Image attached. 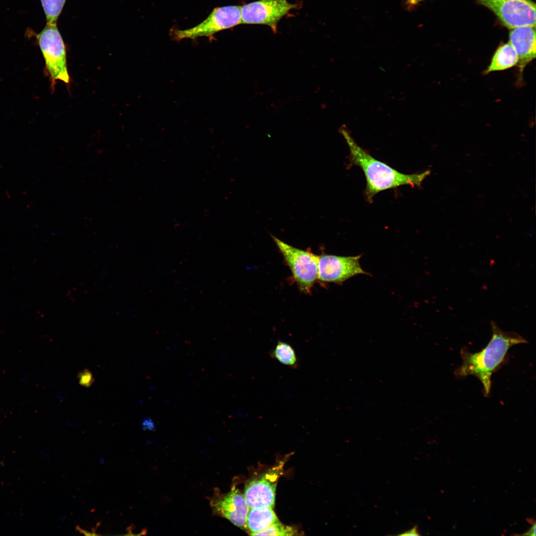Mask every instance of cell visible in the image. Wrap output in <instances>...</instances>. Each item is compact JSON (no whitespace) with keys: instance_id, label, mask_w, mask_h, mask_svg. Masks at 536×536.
<instances>
[{"instance_id":"cell-9","label":"cell","mask_w":536,"mask_h":536,"mask_svg":"<svg viewBox=\"0 0 536 536\" xmlns=\"http://www.w3.org/2000/svg\"><path fill=\"white\" fill-rule=\"evenodd\" d=\"M210 505L215 515L227 519L240 528L247 529L246 520L249 507L244 495L234 485L231 491L224 494L218 489H215L210 499Z\"/></svg>"},{"instance_id":"cell-20","label":"cell","mask_w":536,"mask_h":536,"mask_svg":"<svg viewBox=\"0 0 536 536\" xmlns=\"http://www.w3.org/2000/svg\"><path fill=\"white\" fill-rule=\"evenodd\" d=\"M523 535L532 536L536 535V523L535 522L531 529L525 533H524Z\"/></svg>"},{"instance_id":"cell-1","label":"cell","mask_w":536,"mask_h":536,"mask_svg":"<svg viewBox=\"0 0 536 536\" xmlns=\"http://www.w3.org/2000/svg\"><path fill=\"white\" fill-rule=\"evenodd\" d=\"M491 337L480 351L470 352L466 346L461 349L462 363L454 374L457 378L468 376L476 377L481 383L485 397L490 394L492 374L504 363L509 349L528 341L514 332L503 331L491 321Z\"/></svg>"},{"instance_id":"cell-14","label":"cell","mask_w":536,"mask_h":536,"mask_svg":"<svg viewBox=\"0 0 536 536\" xmlns=\"http://www.w3.org/2000/svg\"><path fill=\"white\" fill-rule=\"evenodd\" d=\"M270 356L281 364L291 368L299 366L298 357L293 347L286 342L278 341L270 352Z\"/></svg>"},{"instance_id":"cell-4","label":"cell","mask_w":536,"mask_h":536,"mask_svg":"<svg viewBox=\"0 0 536 536\" xmlns=\"http://www.w3.org/2000/svg\"><path fill=\"white\" fill-rule=\"evenodd\" d=\"M37 38L52 83L57 80L69 83L66 47L57 24L47 23Z\"/></svg>"},{"instance_id":"cell-22","label":"cell","mask_w":536,"mask_h":536,"mask_svg":"<svg viewBox=\"0 0 536 536\" xmlns=\"http://www.w3.org/2000/svg\"><path fill=\"white\" fill-rule=\"evenodd\" d=\"M76 529L78 530L79 531L80 533H82V534H84L85 535H97V534H96L86 532V531L81 529L80 528H77Z\"/></svg>"},{"instance_id":"cell-18","label":"cell","mask_w":536,"mask_h":536,"mask_svg":"<svg viewBox=\"0 0 536 536\" xmlns=\"http://www.w3.org/2000/svg\"><path fill=\"white\" fill-rule=\"evenodd\" d=\"M142 429L143 430H154L155 424L153 420L150 418H146L144 419L141 424Z\"/></svg>"},{"instance_id":"cell-21","label":"cell","mask_w":536,"mask_h":536,"mask_svg":"<svg viewBox=\"0 0 536 536\" xmlns=\"http://www.w3.org/2000/svg\"><path fill=\"white\" fill-rule=\"evenodd\" d=\"M424 0H406V3L410 5H415Z\"/></svg>"},{"instance_id":"cell-5","label":"cell","mask_w":536,"mask_h":536,"mask_svg":"<svg viewBox=\"0 0 536 536\" xmlns=\"http://www.w3.org/2000/svg\"><path fill=\"white\" fill-rule=\"evenodd\" d=\"M241 24V6L229 5L213 9L209 16L197 26L185 30H174L172 35L175 40L192 39L210 36L221 30Z\"/></svg>"},{"instance_id":"cell-6","label":"cell","mask_w":536,"mask_h":536,"mask_svg":"<svg viewBox=\"0 0 536 536\" xmlns=\"http://www.w3.org/2000/svg\"><path fill=\"white\" fill-rule=\"evenodd\" d=\"M491 10L507 28L536 26V4L531 0H476Z\"/></svg>"},{"instance_id":"cell-17","label":"cell","mask_w":536,"mask_h":536,"mask_svg":"<svg viewBox=\"0 0 536 536\" xmlns=\"http://www.w3.org/2000/svg\"><path fill=\"white\" fill-rule=\"evenodd\" d=\"M78 378L79 384L86 387L90 386L94 381L91 373L87 369L80 372L78 374Z\"/></svg>"},{"instance_id":"cell-8","label":"cell","mask_w":536,"mask_h":536,"mask_svg":"<svg viewBox=\"0 0 536 536\" xmlns=\"http://www.w3.org/2000/svg\"><path fill=\"white\" fill-rule=\"evenodd\" d=\"M361 255L338 256L328 254L319 256L318 281L341 284L358 274H369L359 264Z\"/></svg>"},{"instance_id":"cell-10","label":"cell","mask_w":536,"mask_h":536,"mask_svg":"<svg viewBox=\"0 0 536 536\" xmlns=\"http://www.w3.org/2000/svg\"><path fill=\"white\" fill-rule=\"evenodd\" d=\"M282 469L280 464L247 483L243 495L249 508L274 507L276 485Z\"/></svg>"},{"instance_id":"cell-3","label":"cell","mask_w":536,"mask_h":536,"mask_svg":"<svg viewBox=\"0 0 536 536\" xmlns=\"http://www.w3.org/2000/svg\"><path fill=\"white\" fill-rule=\"evenodd\" d=\"M272 238L299 289L305 294H310L315 283L318 281L319 256L310 250L299 249L274 236Z\"/></svg>"},{"instance_id":"cell-19","label":"cell","mask_w":536,"mask_h":536,"mask_svg":"<svg viewBox=\"0 0 536 536\" xmlns=\"http://www.w3.org/2000/svg\"><path fill=\"white\" fill-rule=\"evenodd\" d=\"M399 535H400V536H419V535H420V534H419L418 531L417 526L415 525L413 528H412L411 529H410V530H408L407 531L404 532L403 533L400 534Z\"/></svg>"},{"instance_id":"cell-2","label":"cell","mask_w":536,"mask_h":536,"mask_svg":"<svg viewBox=\"0 0 536 536\" xmlns=\"http://www.w3.org/2000/svg\"><path fill=\"white\" fill-rule=\"evenodd\" d=\"M339 132L349 149L350 166L360 167L364 174L366 181L364 195L369 202H372L374 197L383 191L403 185L420 187L422 181L430 174L429 170L420 173H402L376 159L359 146L345 126H342Z\"/></svg>"},{"instance_id":"cell-16","label":"cell","mask_w":536,"mask_h":536,"mask_svg":"<svg viewBox=\"0 0 536 536\" xmlns=\"http://www.w3.org/2000/svg\"><path fill=\"white\" fill-rule=\"evenodd\" d=\"M295 533L293 528L284 525L278 521L254 536H293L295 535Z\"/></svg>"},{"instance_id":"cell-15","label":"cell","mask_w":536,"mask_h":536,"mask_svg":"<svg viewBox=\"0 0 536 536\" xmlns=\"http://www.w3.org/2000/svg\"><path fill=\"white\" fill-rule=\"evenodd\" d=\"M45 14L47 23L57 24V20L67 0H40Z\"/></svg>"},{"instance_id":"cell-13","label":"cell","mask_w":536,"mask_h":536,"mask_svg":"<svg viewBox=\"0 0 536 536\" xmlns=\"http://www.w3.org/2000/svg\"><path fill=\"white\" fill-rule=\"evenodd\" d=\"M272 509L266 506L249 508L247 516L246 527L251 532L250 535L254 536L279 521Z\"/></svg>"},{"instance_id":"cell-7","label":"cell","mask_w":536,"mask_h":536,"mask_svg":"<svg viewBox=\"0 0 536 536\" xmlns=\"http://www.w3.org/2000/svg\"><path fill=\"white\" fill-rule=\"evenodd\" d=\"M297 5L287 0H259L241 6V24H263L277 32L279 20Z\"/></svg>"},{"instance_id":"cell-11","label":"cell","mask_w":536,"mask_h":536,"mask_svg":"<svg viewBox=\"0 0 536 536\" xmlns=\"http://www.w3.org/2000/svg\"><path fill=\"white\" fill-rule=\"evenodd\" d=\"M509 43L515 50L518 62V79L523 80V73L526 67L536 57V26L526 25L511 29Z\"/></svg>"},{"instance_id":"cell-12","label":"cell","mask_w":536,"mask_h":536,"mask_svg":"<svg viewBox=\"0 0 536 536\" xmlns=\"http://www.w3.org/2000/svg\"><path fill=\"white\" fill-rule=\"evenodd\" d=\"M518 62L517 54L510 43L499 45L494 52L489 65L483 70V75L494 71H500L516 66Z\"/></svg>"}]
</instances>
